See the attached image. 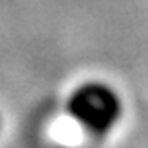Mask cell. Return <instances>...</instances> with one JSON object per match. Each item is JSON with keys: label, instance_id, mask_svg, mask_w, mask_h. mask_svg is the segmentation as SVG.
Returning a JSON list of instances; mask_svg holds the SVG:
<instances>
[{"label": "cell", "instance_id": "obj_1", "mask_svg": "<svg viewBox=\"0 0 148 148\" xmlns=\"http://www.w3.org/2000/svg\"><path fill=\"white\" fill-rule=\"evenodd\" d=\"M67 111L87 133L104 137L122 115V102L113 87L104 82H85L71 92Z\"/></svg>", "mask_w": 148, "mask_h": 148}]
</instances>
